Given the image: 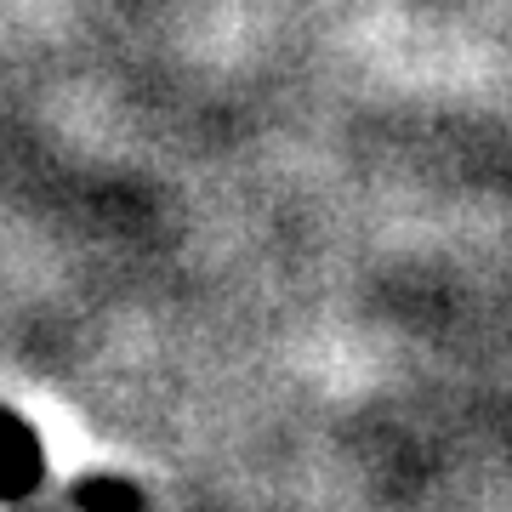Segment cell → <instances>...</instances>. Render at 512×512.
I'll return each instance as SVG.
<instances>
[{"label":"cell","mask_w":512,"mask_h":512,"mask_svg":"<svg viewBox=\"0 0 512 512\" xmlns=\"http://www.w3.org/2000/svg\"><path fill=\"white\" fill-rule=\"evenodd\" d=\"M40 484V444L18 416L0 410V501H23Z\"/></svg>","instance_id":"cell-1"},{"label":"cell","mask_w":512,"mask_h":512,"mask_svg":"<svg viewBox=\"0 0 512 512\" xmlns=\"http://www.w3.org/2000/svg\"><path fill=\"white\" fill-rule=\"evenodd\" d=\"M74 512H143V495L120 484V478H86V484H74Z\"/></svg>","instance_id":"cell-2"}]
</instances>
